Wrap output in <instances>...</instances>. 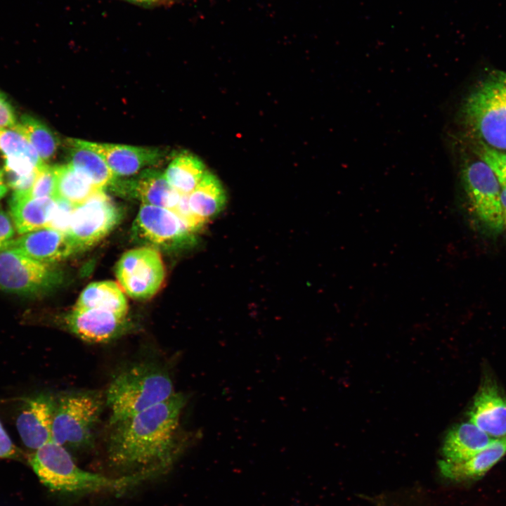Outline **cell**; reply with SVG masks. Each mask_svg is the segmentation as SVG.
I'll list each match as a JSON object with an SVG mask.
<instances>
[{"label":"cell","mask_w":506,"mask_h":506,"mask_svg":"<svg viewBox=\"0 0 506 506\" xmlns=\"http://www.w3.org/2000/svg\"><path fill=\"white\" fill-rule=\"evenodd\" d=\"M187 401L186 394L175 392L111 425L107 458L119 476H136L146 482L169 472L186 445L180 417Z\"/></svg>","instance_id":"1"},{"label":"cell","mask_w":506,"mask_h":506,"mask_svg":"<svg viewBox=\"0 0 506 506\" xmlns=\"http://www.w3.org/2000/svg\"><path fill=\"white\" fill-rule=\"evenodd\" d=\"M29 462L43 484L63 493H122L144 483L136 476L112 478L86 471L76 464L68 450L52 440L35 450Z\"/></svg>","instance_id":"2"},{"label":"cell","mask_w":506,"mask_h":506,"mask_svg":"<svg viewBox=\"0 0 506 506\" xmlns=\"http://www.w3.org/2000/svg\"><path fill=\"white\" fill-rule=\"evenodd\" d=\"M175 393L164 368L148 362L134 363L115 375L105 394L114 424L160 403Z\"/></svg>","instance_id":"3"},{"label":"cell","mask_w":506,"mask_h":506,"mask_svg":"<svg viewBox=\"0 0 506 506\" xmlns=\"http://www.w3.org/2000/svg\"><path fill=\"white\" fill-rule=\"evenodd\" d=\"M464 124L477 143L506 152V72L488 73L465 99Z\"/></svg>","instance_id":"4"},{"label":"cell","mask_w":506,"mask_h":506,"mask_svg":"<svg viewBox=\"0 0 506 506\" xmlns=\"http://www.w3.org/2000/svg\"><path fill=\"white\" fill-rule=\"evenodd\" d=\"M103 406V397L96 391H77L60 396L56 401L52 441L67 450L91 448Z\"/></svg>","instance_id":"5"},{"label":"cell","mask_w":506,"mask_h":506,"mask_svg":"<svg viewBox=\"0 0 506 506\" xmlns=\"http://www.w3.org/2000/svg\"><path fill=\"white\" fill-rule=\"evenodd\" d=\"M462 185L470 209L478 222L493 233L503 230L501 184L482 160L470 161L462 169Z\"/></svg>","instance_id":"6"},{"label":"cell","mask_w":506,"mask_h":506,"mask_svg":"<svg viewBox=\"0 0 506 506\" xmlns=\"http://www.w3.org/2000/svg\"><path fill=\"white\" fill-rule=\"evenodd\" d=\"M120 286L131 297L147 299L161 287L165 277L160 253L152 247H139L125 252L115 268Z\"/></svg>","instance_id":"7"},{"label":"cell","mask_w":506,"mask_h":506,"mask_svg":"<svg viewBox=\"0 0 506 506\" xmlns=\"http://www.w3.org/2000/svg\"><path fill=\"white\" fill-rule=\"evenodd\" d=\"M120 212L111 199L100 190L74 209L67 235L77 250L90 247L117 226Z\"/></svg>","instance_id":"8"},{"label":"cell","mask_w":506,"mask_h":506,"mask_svg":"<svg viewBox=\"0 0 506 506\" xmlns=\"http://www.w3.org/2000/svg\"><path fill=\"white\" fill-rule=\"evenodd\" d=\"M52 278L47 264L12 249L0 252V290L20 295L34 294L48 287Z\"/></svg>","instance_id":"9"},{"label":"cell","mask_w":506,"mask_h":506,"mask_svg":"<svg viewBox=\"0 0 506 506\" xmlns=\"http://www.w3.org/2000/svg\"><path fill=\"white\" fill-rule=\"evenodd\" d=\"M134 231L140 239L162 247L190 242L195 232L174 212L145 204L140 207Z\"/></svg>","instance_id":"10"},{"label":"cell","mask_w":506,"mask_h":506,"mask_svg":"<svg viewBox=\"0 0 506 506\" xmlns=\"http://www.w3.org/2000/svg\"><path fill=\"white\" fill-rule=\"evenodd\" d=\"M65 322L71 332L91 343L110 342L122 335L126 327V317L97 309L73 307Z\"/></svg>","instance_id":"11"},{"label":"cell","mask_w":506,"mask_h":506,"mask_svg":"<svg viewBox=\"0 0 506 506\" xmlns=\"http://www.w3.org/2000/svg\"><path fill=\"white\" fill-rule=\"evenodd\" d=\"M467 415L469 421L491 438L506 436V396L491 379L481 384Z\"/></svg>","instance_id":"12"},{"label":"cell","mask_w":506,"mask_h":506,"mask_svg":"<svg viewBox=\"0 0 506 506\" xmlns=\"http://www.w3.org/2000/svg\"><path fill=\"white\" fill-rule=\"evenodd\" d=\"M7 249L17 250L34 260L47 264L60 261L78 252L67 234L48 227L13 239Z\"/></svg>","instance_id":"13"},{"label":"cell","mask_w":506,"mask_h":506,"mask_svg":"<svg viewBox=\"0 0 506 506\" xmlns=\"http://www.w3.org/2000/svg\"><path fill=\"white\" fill-rule=\"evenodd\" d=\"M45 163L27 138L15 127L0 130V174L22 178Z\"/></svg>","instance_id":"14"},{"label":"cell","mask_w":506,"mask_h":506,"mask_svg":"<svg viewBox=\"0 0 506 506\" xmlns=\"http://www.w3.org/2000/svg\"><path fill=\"white\" fill-rule=\"evenodd\" d=\"M56 401L48 394H39L27 401L16 426L23 443L37 450L52 440V421Z\"/></svg>","instance_id":"15"},{"label":"cell","mask_w":506,"mask_h":506,"mask_svg":"<svg viewBox=\"0 0 506 506\" xmlns=\"http://www.w3.org/2000/svg\"><path fill=\"white\" fill-rule=\"evenodd\" d=\"M86 145L98 153L117 176H130L162 157L157 148L120 144L100 143L84 141Z\"/></svg>","instance_id":"16"},{"label":"cell","mask_w":506,"mask_h":506,"mask_svg":"<svg viewBox=\"0 0 506 506\" xmlns=\"http://www.w3.org/2000/svg\"><path fill=\"white\" fill-rule=\"evenodd\" d=\"M506 454V436L495 439L486 448L472 457L458 462L442 460L439 468L442 474L453 481L476 479L484 476Z\"/></svg>","instance_id":"17"},{"label":"cell","mask_w":506,"mask_h":506,"mask_svg":"<svg viewBox=\"0 0 506 506\" xmlns=\"http://www.w3.org/2000/svg\"><path fill=\"white\" fill-rule=\"evenodd\" d=\"M494 439L470 421L460 423L452 427L445 437L443 460H467L486 448Z\"/></svg>","instance_id":"18"},{"label":"cell","mask_w":506,"mask_h":506,"mask_svg":"<svg viewBox=\"0 0 506 506\" xmlns=\"http://www.w3.org/2000/svg\"><path fill=\"white\" fill-rule=\"evenodd\" d=\"M56 198L18 197L10 201L11 218L19 234L46 227L55 206Z\"/></svg>","instance_id":"19"},{"label":"cell","mask_w":506,"mask_h":506,"mask_svg":"<svg viewBox=\"0 0 506 506\" xmlns=\"http://www.w3.org/2000/svg\"><path fill=\"white\" fill-rule=\"evenodd\" d=\"M226 192L216 176L208 171L188 195V205L193 214L205 223L219 214L225 207Z\"/></svg>","instance_id":"20"},{"label":"cell","mask_w":506,"mask_h":506,"mask_svg":"<svg viewBox=\"0 0 506 506\" xmlns=\"http://www.w3.org/2000/svg\"><path fill=\"white\" fill-rule=\"evenodd\" d=\"M70 164L83 174L99 190L114 183L116 175L103 158L96 151L85 145L84 141L72 139Z\"/></svg>","instance_id":"21"},{"label":"cell","mask_w":506,"mask_h":506,"mask_svg":"<svg viewBox=\"0 0 506 506\" xmlns=\"http://www.w3.org/2000/svg\"><path fill=\"white\" fill-rule=\"evenodd\" d=\"M74 308L97 309L126 317L128 304L119 285L110 280L91 283L80 294Z\"/></svg>","instance_id":"22"},{"label":"cell","mask_w":506,"mask_h":506,"mask_svg":"<svg viewBox=\"0 0 506 506\" xmlns=\"http://www.w3.org/2000/svg\"><path fill=\"white\" fill-rule=\"evenodd\" d=\"M133 189L143 204L165 208L174 212L181 194L156 171H145L133 182Z\"/></svg>","instance_id":"23"},{"label":"cell","mask_w":506,"mask_h":506,"mask_svg":"<svg viewBox=\"0 0 506 506\" xmlns=\"http://www.w3.org/2000/svg\"><path fill=\"white\" fill-rule=\"evenodd\" d=\"M206 171L205 166L200 158L193 154L183 153L172 160L163 175L179 193L189 195Z\"/></svg>","instance_id":"24"},{"label":"cell","mask_w":506,"mask_h":506,"mask_svg":"<svg viewBox=\"0 0 506 506\" xmlns=\"http://www.w3.org/2000/svg\"><path fill=\"white\" fill-rule=\"evenodd\" d=\"M56 198H63L75 206L79 205L100 190L70 163L56 166Z\"/></svg>","instance_id":"25"},{"label":"cell","mask_w":506,"mask_h":506,"mask_svg":"<svg viewBox=\"0 0 506 506\" xmlns=\"http://www.w3.org/2000/svg\"><path fill=\"white\" fill-rule=\"evenodd\" d=\"M14 127L27 138L44 163L55 155L59 145L58 139L40 120L25 115Z\"/></svg>","instance_id":"26"},{"label":"cell","mask_w":506,"mask_h":506,"mask_svg":"<svg viewBox=\"0 0 506 506\" xmlns=\"http://www.w3.org/2000/svg\"><path fill=\"white\" fill-rule=\"evenodd\" d=\"M56 188L57 174L56 167H51L44 164L39 170L35 181L25 197H51L56 198Z\"/></svg>","instance_id":"27"},{"label":"cell","mask_w":506,"mask_h":506,"mask_svg":"<svg viewBox=\"0 0 506 506\" xmlns=\"http://www.w3.org/2000/svg\"><path fill=\"white\" fill-rule=\"evenodd\" d=\"M475 153L492 169L501 186H506V152L495 150L477 143Z\"/></svg>","instance_id":"28"},{"label":"cell","mask_w":506,"mask_h":506,"mask_svg":"<svg viewBox=\"0 0 506 506\" xmlns=\"http://www.w3.org/2000/svg\"><path fill=\"white\" fill-rule=\"evenodd\" d=\"M76 207L65 199L56 198L55 206L46 227L67 234Z\"/></svg>","instance_id":"29"},{"label":"cell","mask_w":506,"mask_h":506,"mask_svg":"<svg viewBox=\"0 0 506 506\" xmlns=\"http://www.w3.org/2000/svg\"><path fill=\"white\" fill-rule=\"evenodd\" d=\"M15 226L11 217L0 209V252L8 247L13 240Z\"/></svg>","instance_id":"30"},{"label":"cell","mask_w":506,"mask_h":506,"mask_svg":"<svg viewBox=\"0 0 506 506\" xmlns=\"http://www.w3.org/2000/svg\"><path fill=\"white\" fill-rule=\"evenodd\" d=\"M18 120L14 110L0 91V130L13 128Z\"/></svg>","instance_id":"31"},{"label":"cell","mask_w":506,"mask_h":506,"mask_svg":"<svg viewBox=\"0 0 506 506\" xmlns=\"http://www.w3.org/2000/svg\"><path fill=\"white\" fill-rule=\"evenodd\" d=\"M19 450L11 441L0 422V458H15Z\"/></svg>","instance_id":"32"},{"label":"cell","mask_w":506,"mask_h":506,"mask_svg":"<svg viewBox=\"0 0 506 506\" xmlns=\"http://www.w3.org/2000/svg\"><path fill=\"white\" fill-rule=\"evenodd\" d=\"M500 200L502 211L503 230H506V186H501Z\"/></svg>","instance_id":"33"},{"label":"cell","mask_w":506,"mask_h":506,"mask_svg":"<svg viewBox=\"0 0 506 506\" xmlns=\"http://www.w3.org/2000/svg\"><path fill=\"white\" fill-rule=\"evenodd\" d=\"M8 192V186L0 179V200H1Z\"/></svg>","instance_id":"34"},{"label":"cell","mask_w":506,"mask_h":506,"mask_svg":"<svg viewBox=\"0 0 506 506\" xmlns=\"http://www.w3.org/2000/svg\"><path fill=\"white\" fill-rule=\"evenodd\" d=\"M127 1L137 2V3H148V0H127Z\"/></svg>","instance_id":"35"},{"label":"cell","mask_w":506,"mask_h":506,"mask_svg":"<svg viewBox=\"0 0 506 506\" xmlns=\"http://www.w3.org/2000/svg\"><path fill=\"white\" fill-rule=\"evenodd\" d=\"M156 1H157V0H148V3H151V2Z\"/></svg>","instance_id":"36"}]
</instances>
